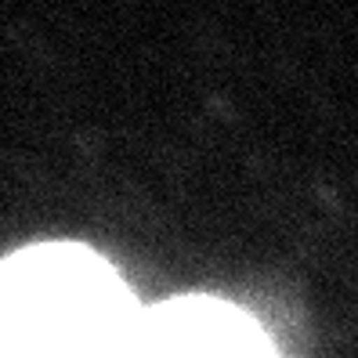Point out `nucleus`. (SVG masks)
Masks as SVG:
<instances>
[{"mask_svg":"<svg viewBox=\"0 0 358 358\" xmlns=\"http://www.w3.org/2000/svg\"><path fill=\"white\" fill-rule=\"evenodd\" d=\"M145 311L80 246H33L0 261V358H131Z\"/></svg>","mask_w":358,"mask_h":358,"instance_id":"f257e3e1","label":"nucleus"},{"mask_svg":"<svg viewBox=\"0 0 358 358\" xmlns=\"http://www.w3.org/2000/svg\"><path fill=\"white\" fill-rule=\"evenodd\" d=\"M131 358H275V351L239 308L210 297H181L145 311Z\"/></svg>","mask_w":358,"mask_h":358,"instance_id":"f03ea898","label":"nucleus"}]
</instances>
